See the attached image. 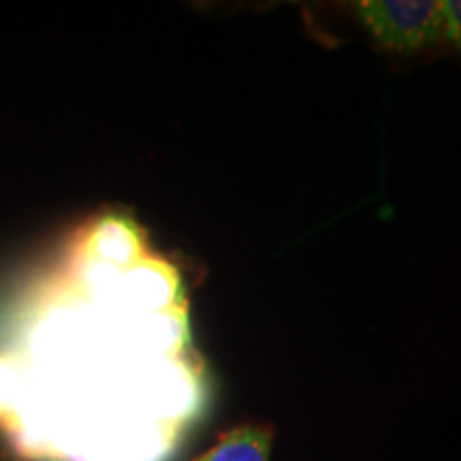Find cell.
<instances>
[{"instance_id": "cell-2", "label": "cell", "mask_w": 461, "mask_h": 461, "mask_svg": "<svg viewBox=\"0 0 461 461\" xmlns=\"http://www.w3.org/2000/svg\"><path fill=\"white\" fill-rule=\"evenodd\" d=\"M79 255L109 267L126 269L146 258L141 230L122 216H105L95 222L73 246Z\"/></svg>"}, {"instance_id": "cell-6", "label": "cell", "mask_w": 461, "mask_h": 461, "mask_svg": "<svg viewBox=\"0 0 461 461\" xmlns=\"http://www.w3.org/2000/svg\"><path fill=\"white\" fill-rule=\"evenodd\" d=\"M17 461H65V459H17Z\"/></svg>"}, {"instance_id": "cell-1", "label": "cell", "mask_w": 461, "mask_h": 461, "mask_svg": "<svg viewBox=\"0 0 461 461\" xmlns=\"http://www.w3.org/2000/svg\"><path fill=\"white\" fill-rule=\"evenodd\" d=\"M355 11L389 50L414 51L445 39L440 0H363Z\"/></svg>"}, {"instance_id": "cell-3", "label": "cell", "mask_w": 461, "mask_h": 461, "mask_svg": "<svg viewBox=\"0 0 461 461\" xmlns=\"http://www.w3.org/2000/svg\"><path fill=\"white\" fill-rule=\"evenodd\" d=\"M272 429L263 425H241L230 429L194 461H269Z\"/></svg>"}, {"instance_id": "cell-4", "label": "cell", "mask_w": 461, "mask_h": 461, "mask_svg": "<svg viewBox=\"0 0 461 461\" xmlns=\"http://www.w3.org/2000/svg\"><path fill=\"white\" fill-rule=\"evenodd\" d=\"M445 15V39L461 50V0H440Z\"/></svg>"}, {"instance_id": "cell-5", "label": "cell", "mask_w": 461, "mask_h": 461, "mask_svg": "<svg viewBox=\"0 0 461 461\" xmlns=\"http://www.w3.org/2000/svg\"><path fill=\"white\" fill-rule=\"evenodd\" d=\"M0 461H17V455L9 447V442L5 440L3 434H0Z\"/></svg>"}]
</instances>
